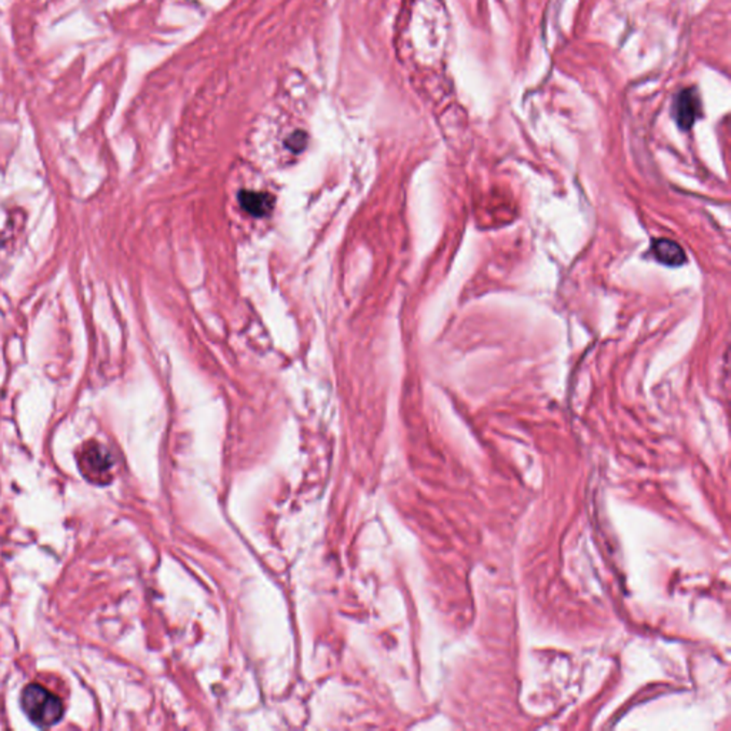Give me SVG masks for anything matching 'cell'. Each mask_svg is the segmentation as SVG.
<instances>
[{
  "mask_svg": "<svg viewBox=\"0 0 731 731\" xmlns=\"http://www.w3.org/2000/svg\"><path fill=\"white\" fill-rule=\"evenodd\" d=\"M21 703L29 720L39 728L52 727L63 718L62 700L43 685H26L21 692Z\"/></svg>",
  "mask_w": 731,
  "mask_h": 731,
  "instance_id": "1",
  "label": "cell"
},
{
  "mask_svg": "<svg viewBox=\"0 0 731 731\" xmlns=\"http://www.w3.org/2000/svg\"><path fill=\"white\" fill-rule=\"evenodd\" d=\"M79 470L93 484H107L112 479L113 458L105 446L97 441L86 443L79 455Z\"/></svg>",
  "mask_w": 731,
  "mask_h": 731,
  "instance_id": "2",
  "label": "cell"
},
{
  "mask_svg": "<svg viewBox=\"0 0 731 731\" xmlns=\"http://www.w3.org/2000/svg\"><path fill=\"white\" fill-rule=\"evenodd\" d=\"M702 114V100L694 88L683 89L675 97L673 118L682 130H690Z\"/></svg>",
  "mask_w": 731,
  "mask_h": 731,
  "instance_id": "3",
  "label": "cell"
},
{
  "mask_svg": "<svg viewBox=\"0 0 731 731\" xmlns=\"http://www.w3.org/2000/svg\"><path fill=\"white\" fill-rule=\"evenodd\" d=\"M651 253L654 259L664 266L678 267L685 263V252L682 246L671 239H654L651 243Z\"/></svg>",
  "mask_w": 731,
  "mask_h": 731,
  "instance_id": "4",
  "label": "cell"
},
{
  "mask_svg": "<svg viewBox=\"0 0 731 731\" xmlns=\"http://www.w3.org/2000/svg\"><path fill=\"white\" fill-rule=\"evenodd\" d=\"M239 200L243 209L252 216L262 217L270 214L273 207V197L266 193L242 192L239 195Z\"/></svg>",
  "mask_w": 731,
  "mask_h": 731,
  "instance_id": "5",
  "label": "cell"
},
{
  "mask_svg": "<svg viewBox=\"0 0 731 731\" xmlns=\"http://www.w3.org/2000/svg\"><path fill=\"white\" fill-rule=\"evenodd\" d=\"M306 142V135L302 133V131H298L295 135H291L290 139H289V147L291 150H295V152H298V150H302L305 147Z\"/></svg>",
  "mask_w": 731,
  "mask_h": 731,
  "instance_id": "6",
  "label": "cell"
}]
</instances>
